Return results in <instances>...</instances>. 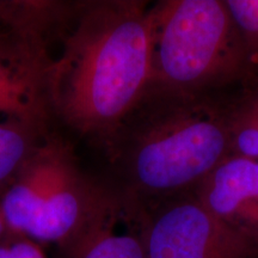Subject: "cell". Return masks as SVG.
Returning <instances> with one entry per match:
<instances>
[{"instance_id": "obj_1", "label": "cell", "mask_w": 258, "mask_h": 258, "mask_svg": "<svg viewBox=\"0 0 258 258\" xmlns=\"http://www.w3.org/2000/svg\"><path fill=\"white\" fill-rule=\"evenodd\" d=\"M50 76L54 117L103 143L152 79L150 6L139 0L77 2Z\"/></svg>"}, {"instance_id": "obj_2", "label": "cell", "mask_w": 258, "mask_h": 258, "mask_svg": "<svg viewBox=\"0 0 258 258\" xmlns=\"http://www.w3.org/2000/svg\"><path fill=\"white\" fill-rule=\"evenodd\" d=\"M102 146L133 201L186 195L232 153L231 110L206 93L150 84Z\"/></svg>"}, {"instance_id": "obj_3", "label": "cell", "mask_w": 258, "mask_h": 258, "mask_svg": "<svg viewBox=\"0 0 258 258\" xmlns=\"http://www.w3.org/2000/svg\"><path fill=\"white\" fill-rule=\"evenodd\" d=\"M110 195L86 176L73 145L47 132L0 196V211L11 233L64 249Z\"/></svg>"}, {"instance_id": "obj_4", "label": "cell", "mask_w": 258, "mask_h": 258, "mask_svg": "<svg viewBox=\"0 0 258 258\" xmlns=\"http://www.w3.org/2000/svg\"><path fill=\"white\" fill-rule=\"evenodd\" d=\"M151 84L205 93L239 80L250 59L222 0H164L150 8Z\"/></svg>"}, {"instance_id": "obj_5", "label": "cell", "mask_w": 258, "mask_h": 258, "mask_svg": "<svg viewBox=\"0 0 258 258\" xmlns=\"http://www.w3.org/2000/svg\"><path fill=\"white\" fill-rule=\"evenodd\" d=\"M139 206L146 258H258V246L218 220L192 192Z\"/></svg>"}, {"instance_id": "obj_6", "label": "cell", "mask_w": 258, "mask_h": 258, "mask_svg": "<svg viewBox=\"0 0 258 258\" xmlns=\"http://www.w3.org/2000/svg\"><path fill=\"white\" fill-rule=\"evenodd\" d=\"M49 47L14 31H0V115L47 128L53 117Z\"/></svg>"}, {"instance_id": "obj_7", "label": "cell", "mask_w": 258, "mask_h": 258, "mask_svg": "<svg viewBox=\"0 0 258 258\" xmlns=\"http://www.w3.org/2000/svg\"><path fill=\"white\" fill-rule=\"evenodd\" d=\"M192 194L218 220L258 246V159L231 153Z\"/></svg>"}, {"instance_id": "obj_8", "label": "cell", "mask_w": 258, "mask_h": 258, "mask_svg": "<svg viewBox=\"0 0 258 258\" xmlns=\"http://www.w3.org/2000/svg\"><path fill=\"white\" fill-rule=\"evenodd\" d=\"M63 250L69 258H146L140 206L111 192Z\"/></svg>"}, {"instance_id": "obj_9", "label": "cell", "mask_w": 258, "mask_h": 258, "mask_svg": "<svg viewBox=\"0 0 258 258\" xmlns=\"http://www.w3.org/2000/svg\"><path fill=\"white\" fill-rule=\"evenodd\" d=\"M76 5L61 0H0V23L5 30L49 47L70 27Z\"/></svg>"}, {"instance_id": "obj_10", "label": "cell", "mask_w": 258, "mask_h": 258, "mask_svg": "<svg viewBox=\"0 0 258 258\" xmlns=\"http://www.w3.org/2000/svg\"><path fill=\"white\" fill-rule=\"evenodd\" d=\"M47 129L16 120L0 122V196Z\"/></svg>"}, {"instance_id": "obj_11", "label": "cell", "mask_w": 258, "mask_h": 258, "mask_svg": "<svg viewBox=\"0 0 258 258\" xmlns=\"http://www.w3.org/2000/svg\"><path fill=\"white\" fill-rule=\"evenodd\" d=\"M232 154L258 159V92L231 110Z\"/></svg>"}, {"instance_id": "obj_12", "label": "cell", "mask_w": 258, "mask_h": 258, "mask_svg": "<svg viewBox=\"0 0 258 258\" xmlns=\"http://www.w3.org/2000/svg\"><path fill=\"white\" fill-rule=\"evenodd\" d=\"M250 62L258 59V0H225Z\"/></svg>"}, {"instance_id": "obj_13", "label": "cell", "mask_w": 258, "mask_h": 258, "mask_svg": "<svg viewBox=\"0 0 258 258\" xmlns=\"http://www.w3.org/2000/svg\"><path fill=\"white\" fill-rule=\"evenodd\" d=\"M8 241L12 258H47L36 241L23 235L15 234L14 239Z\"/></svg>"}, {"instance_id": "obj_14", "label": "cell", "mask_w": 258, "mask_h": 258, "mask_svg": "<svg viewBox=\"0 0 258 258\" xmlns=\"http://www.w3.org/2000/svg\"><path fill=\"white\" fill-rule=\"evenodd\" d=\"M0 258H12L8 240L0 241Z\"/></svg>"}, {"instance_id": "obj_15", "label": "cell", "mask_w": 258, "mask_h": 258, "mask_svg": "<svg viewBox=\"0 0 258 258\" xmlns=\"http://www.w3.org/2000/svg\"><path fill=\"white\" fill-rule=\"evenodd\" d=\"M5 232H8V228H6L4 218H3L2 211H0V241L3 240V237H4Z\"/></svg>"}]
</instances>
